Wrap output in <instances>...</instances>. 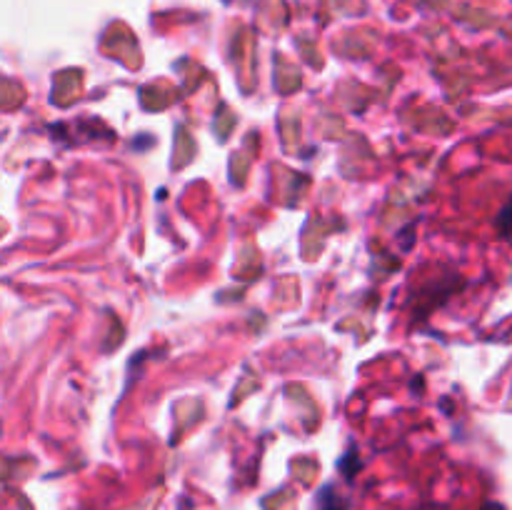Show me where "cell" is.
<instances>
[{
	"instance_id": "6da1fadb",
	"label": "cell",
	"mask_w": 512,
	"mask_h": 510,
	"mask_svg": "<svg viewBox=\"0 0 512 510\" xmlns=\"http://www.w3.org/2000/svg\"><path fill=\"white\" fill-rule=\"evenodd\" d=\"M318 510H343L338 495H333V488H325L323 493L318 495Z\"/></svg>"
}]
</instances>
